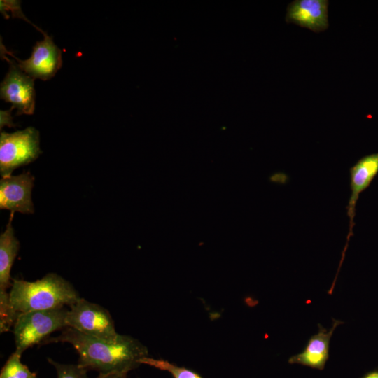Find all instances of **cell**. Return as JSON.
I'll return each instance as SVG.
<instances>
[{
	"instance_id": "obj_1",
	"label": "cell",
	"mask_w": 378,
	"mask_h": 378,
	"mask_svg": "<svg viewBox=\"0 0 378 378\" xmlns=\"http://www.w3.org/2000/svg\"><path fill=\"white\" fill-rule=\"evenodd\" d=\"M67 342L79 355L78 364L99 374L128 373L148 357V351L139 340L123 335L117 343H110L66 327L59 336L46 339L43 344Z\"/></svg>"
},
{
	"instance_id": "obj_2",
	"label": "cell",
	"mask_w": 378,
	"mask_h": 378,
	"mask_svg": "<svg viewBox=\"0 0 378 378\" xmlns=\"http://www.w3.org/2000/svg\"><path fill=\"white\" fill-rule=\"evenodd\" d=\"M9 295L12 307L19 314L71 307L80 298L74 286L55 273L35 281L14 279Z\"/></svg>"
},
{
	"instance_id": "obj_3",
	"label": "cell",
	"mask_w": 378,
	"mask_h": 378,
	"mask_svg": "<svg viewBox=\"0 0 378 378\" xmlns=\"http://www.w3.org/2000/svg\"><path fill=\"white\" fill-rule=\"evenodd\" d=\"M68 312L69 309L62 307L19 314L13 326L15 351L22 355L51 333L67 327Z\"/></svg>"
},
{
	"instance_id": "obj_4",
	"label": "cell",
	"mask_w": 378,
	"mask_h": 378,
	"mask_svg": "<svg viewBox=\"0 0 378 378\" xmlns=\"http://www.w3.org/2000/svg\"><path fill=\"white\" fill-rule=\"evenodd\" d=\"M66 321L68 327L110 343H117L123 337L116 332L107 309L82 298L70 307Z\"/></svg>"
},
{
	"instance_id": "obj_5",
	"label": "cell",
	"mask_w": 378,
	"mask_h": 378,
	"mask_svg": "<svg viewBox=\"0 0 378 378\" xmlns=\"http://www.w3.org/2000/svg\"><path fill=\"white\" fill-rule=\"evenodd\" d=\"M39 132L33 127L13 133L1 132L0 173L11 176L13 171L34 161L40 154Z\"/></svg>"
},
{
	"instance_id": "obj_6",
	"label": "cell",
	"mask_w": 378,
	"mask_h": 378,
	"mask_svg": "<svg viewBox=\"0 0 378 378\" xmlns=\"http://www.w3.org/2000/svg\"><path fill=\"white\" fill-rule=\"evenodd\" d=\"M39 31L43 34V39L36 43L28 59L21 60L7 50L1 39L0 49L1 52L14 58L17 66L32 78L48 80L54 77L62 67V50L54 43L52 37L41 29Z\"/></svg>"
},
{
	"instance_id": "obj_7",
	"label": "cell",
	"mask_w": 378,
	"mask_h": 378,
	"mask_svg": "<svg viewBox=\"0 0 378 378\" xmlns=\"http://www.w3.org/2000/svg\"><path fill=\"white\" fill-rule=\"evenodd\" d=\"M1 57L9 63V70L1 83V99L17 108L16 115H31L35 107L34 79L24 73L16 62L1 52Z\"/></svg>"
},
{
	"instance_id": "obj_8",
	"label": "cell",
	"mask_w": 378,
	"mask_h": 378,
	"mask_svg": "<svg viewBox=\"0 0 378 378\" xmlns=\"http://www.w3.org/2000/svg\"><path fill=\"white\" fill-rule=\"evenodd\" d=\"M34 178L29 172L3 177L0 181V208L11 212L34 213L31 190Z\"/></svg>"
},
{
	"instance_id": "obj_9",
	"label": "cell",
	"mask_w": 378,
	"mask_h": 378,
	"mask_svg": "<svg viewBox=\"0 0 378 378\" xmlns=\"http://www.w3.org/2000/svg\"><path fill=\"white\" fill-rule=\"evenodd\" d=\"M351 195L346 206L349 218V228L347 241L353 235L356 206L360 194L365 190L378 174V153L367 155L353 165L350 169Z\"/></svg>"
},
{
	"instance_id": "obj_10",
	"label": "cell",
	"mask_w": 378,
	"mask_h": 378,
	"mask_svg": "<svg viewBox=\"0 0 378 378\" xmlns=\"http://www.w3.org/2000/svg\"><path fill=\"white\" fill-rule=\"evenodd\" d=\"M328 1L295 0L287 7L286 21L314 32L328 27Z\"/></svg>"
},
{
	"instance_id": "obj_11",
	"label": "cell",
	"mask_w": 378,
	"mask_h": 378,
	"mask_svg": "<svg viewBox=\"0 0 378 378\" xmlns=\"http://www.w3.org/2000/svg\"><path fill=\"white\" fill-rule=\"evenodd\" d=\"M341 322L334 320L332 327L327 330L320 326L319 332L309 340L305 349L289 359L290 363H297L316 369H323L328 357L330 340Z\"/></svg>"
},
{
	"instance_id": "obj_12",
	"label": "cell",
	"mask_w": 378,
	"mask_h": 378,
	"mask_svg": "<svg viewBox=\"0 0 378 378\" xmlns=\"http://www.w3.org/2000/svg\"><path fill=\"white\" fill-rule=\"evenodd\" d=\"M14 212L10 213L5 231L0 236V290L12 286L10 270L20 249V242L12 226Z\"/></svg>"
},
{
	"instance_id": "obj_13",
	"label": "cell",
	"mask_w": 378,
	"mask_h": 378,
	"mask_svg": "<svg viewBox=\"0 0 378 378\" xmlns=\"http://www.w3.org/2000/svg\"><path fill=\"white\" fill-rule=\"evenodd\" d=\"M21 356L14 351L9 356L1 368L0 378H37L36 374L21 362Z\"/></svg>"
},
{
	"instance_id": "obj_14",
	"label": "cell",
	"mask_w": 378,
	"mask_h": 378,
	"mask_svg": "<svg viewBox=\"0 0 378 378\" xmlns=\"http://www.w3.org/2000/svg\"><path fill=\"white\" fill-rule=\"evenodd\" d=\"M146 364L161 370L169 372L173 378H202L198 373L184 367H179L167 360L146 357L141 360Z\"/></svg>"
},
{
	"instance_id": "obj_15",
	"label": "cell",
	"mask_w": 378,
	"mask_h": 378,
	"mask_svg": "<svg viewBox=\"0 0 378 378\" xmlns=\"http://www.w3.org/2000/svg\"><path fill=\"white\" fill-rule=\"evenodd\" d=\"M19 315L12 307L9 291L0 290V332H8L13 327Z\"/></svg>"
},
{
	"instance_id": "obj_16",
	"label": "cell",
	"mask_w": 378,
	"mask_h": 378,
	"mask_svg": "<svg viewBox=\"0 0 378 378\" xmlns=\"http://www.w3.org/2000/svg\"><path fill=\"white\" fill-rule=\"evenodd\" d=\"M48 361L55 367L57 378H88V370L78 364H62L48 358Z\"/></svg>"
},
{
	"instance_id": "obj_17",
	"label": "cell",
	"mask_w": 378,
	"mask_h": 378,
	"mask_svg": "<svg viewBox=\"0 0 378 378\" xmlns=\"http://www.w3.org/2000/svg\"><path fill=\"white\" fill-rule=\"evenodd\" d=\"M1 12L6 18L8 13L10 12L13 18H18L22 19L27 22L31 24L23 14L20 8V1H1Z\"/></svg>"
},
{
	"instance_id": "obj_18",
	"label": "cell",
	"mask_w": 378,
	"mask_h": 378,
	"mask_svg": "<svg viewBox=\"0 0 378 378\" xmlns=\"http://www.w3.org/2000/svg\"><path fill=\"white\" fill-rule=\"evenodd\" d=\"M13 108L11 107L9 110L1 111V130L5 125H8V127H15V124H13L11 117V111Z\"/></svg>"
},
{
	"instance_id": "obj_19",
	"label": "cell",
	"mask_w": 378,
	"mask_h": 378,
	"mask_svg": "<svg viewBox=\"0 0 378 378\" xmlns=\"http://www.w3.org/2000/svg\"><path fill=\"white\" fill-rule=\"evenodd\" d=\"M127 373L99 374L96 378H127Z\"/></svg>"
},
{
	"instance_id": "obj_20",
	"label": "cell",
	"mask_w": 378,
	"mask_h": 378,
	"mask_svg": "<svg viewBox=\"0 0 378 378\" xmlns=\"http://www.w3.org/2000/svg\"><path fill=\"white\" fill-rule=\"evenodd\" d=\"M365 378H378V372H373L370 374H368Z\"/></svg>"
}]
</instances>
